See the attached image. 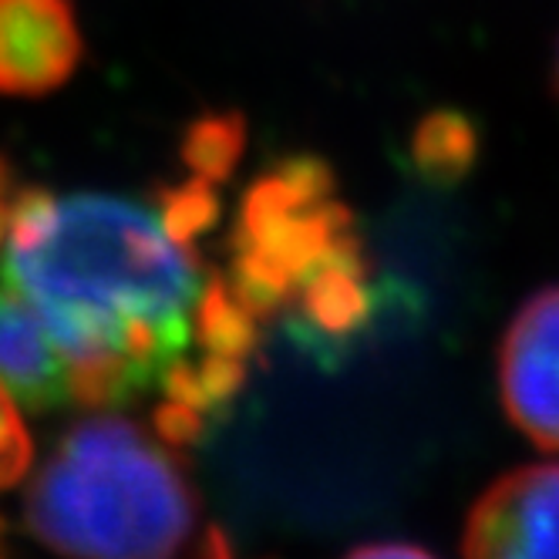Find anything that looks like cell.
<instances>
[{
    "label": "cell",
    "mask_w": 559,
    "mask_h": 559,
    "mask_svg": "<svg viewBox=\"0 0 559 559\" xmlns=\"http://www.w3.org/2000/svg\"><path fill=\"white\" fill-rule=\"evenodd\" d=\"M27 462H31V445H27L24 425L17 418L14 402L0 391V489L11 486L27 468Z\"/></svg>",
    "instance_id": "obj_7"
},
{
    "label": "cell",
    "mask_w": 559,
    "mask_h": 559,
    "mask_svg": "<svg viewBox=\"0 0 559 559\" xmlns=\"http://www.w3.org/2000/svg\"><path fill=\"white\" fill-rule=\"evenodd\" d=\"M549 85H552V95L559 98V45H556V55H552V71H549Z\"/></svg>",
    "instance_id": "obj_9"
},
{
    "label": "cell",
    "mask_w": 559,
    "mask_h": 559,
    "mask_svg": "<svg viewBox=\"0 0 559 559\" xmlns=\"http://www.w3.org/2000/svg\"><path fill=\"white\" fill-rule=\"evenodd\" d=\"M462 549L465 559H559V465H526L489 486Z\"/></svg>",
    "instance_id": "obj_4"
},
{
    "label": "cell",
    "mask_w": 559,
    "mask_h": 559,
    "mask_svg": "<svg viewBox=\"0 0 559 559\" xmlns=\"http://www.w3.org/2000/svg\"><path fill=\"white\" fill-rule=\"evenodd\" d=\"M173 438L122 415L71 425L27 486L31 536L64 559H179L199 502Z\"/></svg>",
    "instance_id": "obj_2"
},
{
    "label": "cell",
    "mask_w": 559,
    "mask_h": 559,
    "mask_svg": "<svg viewBox=\"0 0 559 559\" xmlns=\"http://www.w3.org/2000/svg\"><path fill=\"white\" fill-rule=\"evenodd\" d=\"M85 58L71 0H0V95L58 92Z\"/></svg>",
    "instance_id": "obj_5"
},
{
    "label": "cell",
    "mask_w": 559,
    "mask_h": 559,
    "mask_svg": "<svg viewBox=\"0 0 559 559\" xmlns=\"http://www.w3.org/2000/svg\"><path fill=\"white\" fill-rule=\"evenodd\" d=\"M499 391L512 425L559 452V287L530 297L499 350Z\"/></svg>",
    "instance_id": "obj_3"
},
{
    "label": "cell",
    "mask_w": 559,
    "mask_h": 559,
    "mask_svg": "<svg viewBox=\"0 0 559 559\" xmlns=\"http://www.w3.org/2000/svg\"><path fill=\"white\" fill-rule=\"evenodd\" d=\"M239 122L192 132L189 176L155 192H55L0 158V276L31 304L71 374L74 405H158L192 438L247 374L260 313L199 247L219 219Z\"/></svg>",
    "instance_id": "obj_1"
},
{
    "label": "cell",
    "mask_w": 559,
    "mask_h": 559,
    "mask_svg": "<svg viewBox=\"0 0 559 559\" xmlns=\"http://www.w3.org/2000/svg\"><path fill=\"white\" fill-rule=\"evenodd\" d=\"M0 391L17 412L45 415L74 405L71 374L31 304L0 276Z\"/></svg>",
    "instance_id": "obj_6"
},
{
    "label": "cell",
    "mask_w": 559,
    "mask_h": 559,
    "mask_svg": "<svg viewBox=\"0 0 559 559\" xmlns=\"http://www.w3.org/2000/svg\"><path fill=\"white\" fill-rule=\"evenodd\" d=\"M223 546V543H219ZM216 543H213V549H210V559H226V549H219Z\"/></svg>",
    "instance_id": "obj_10"
},
{
    "label": "cell",
    "mask_w": 559,
    "mask_h": 559,
    "mask_svg": "<svg viewBox=\"0 0 559 559\" xmlns=\"http://www.w3.org/2000/svg\"><path fill=\"white\" fill-rule=\"evenodd\" d=\"M347 559H435L418 546H405V543H381V546H365L350 552Z\"/></svg>",
    "instance_id": "obj_8"
}]
</instances>
